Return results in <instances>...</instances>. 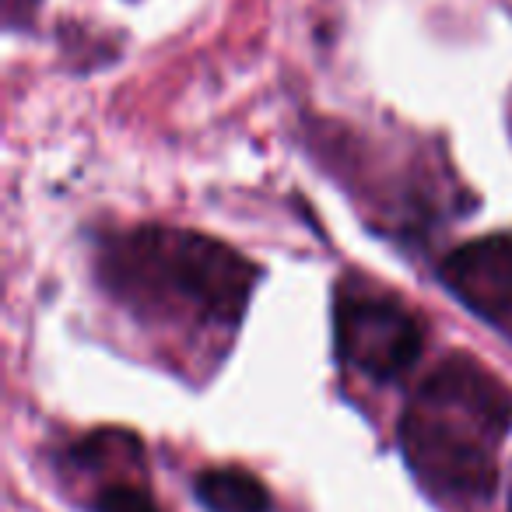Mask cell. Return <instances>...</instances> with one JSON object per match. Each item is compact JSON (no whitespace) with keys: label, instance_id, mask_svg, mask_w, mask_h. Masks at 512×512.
Segmentation results:
<instances>
[{"label":"cell","instance_id":"obj_1","mask_svg":"<svg viewBox=\"0 0 512 512\" xmlns=\"http://www.w3.org/2000/svg\"><path fill=\"white\" fill-rule=\"evenodd\" d=\"M109 285L141 295L172 288L207 320L235 323L253 292V267L235 249L193 232H134L109 246Z\"/></svg>","mask_w":512,"mask_h":512},{"label":"cell","instance_id":"obj_2","mask_svg":"<svg viewBox=\"0 0 512 512\" xmlns=\"http://www.w3.org/2000/svg\"><path fill=\"white\" fill-rule=\"evenodd\" d=\"M337 351L369 379L390 383L421 355V327L407 309L376 295H341L337 302Z\"/></svg>","mask_w":512,"mask_h":512},{"label":"cell","instance_id":"obj_3","mask_svg":"<svg viewBox=\"0 0 512 512\" xmlns=\"http://www.w3.org/2000/svg\"><path fill=\"white\" fill-rule=\"evenodd\" d=\"M404 453L411 467L432 484L456 491L488 495L495 481L491 449L470 432H463L442 407L418 397V407L404 418Z\"/></svg>","mask_w":512,"mask_h":512},{"label":"cell","instance_id":"obj_4","mask_svg":"<svg viewBox=\"0 0 512 512\" xmlns=\"http://www.w3.org/2000/svg\"><path fill=\"white\" fill-rule=\"evenodd\" d=\"M442 281L470 313L505 323L512 313V239L484 235L463 242L442 260Z\"/></svg>","mask_w":512,"mask_h":512},{"label":"cell","instance_id":"obj_5","mask_svg":"<svg viewBox=\"0 0 512 512\" xmlns=\"http://www.w3.org/2000/svg\"><path fill=\"white\" fill-rule=\"evenodd\" d=\"M193 491L207 512H271V495H267L264 481L242 467L204 470Z\"/></svg>","mask_w":512,"mask_h":512},{"label":"cell","instance_id":"obj_6","mask_svg":"<svg viewBox=\"0 0 512 512\" xmlns=\"http://www.w3.org/2000/svg\"><path fill=\"white\" fill-rule=\"evenodd\" d=\"M95 512H158L155 498L134 484H109L95 498Z\"/></svg>","mask_w":512,"mask_h":512}]
</instances>
